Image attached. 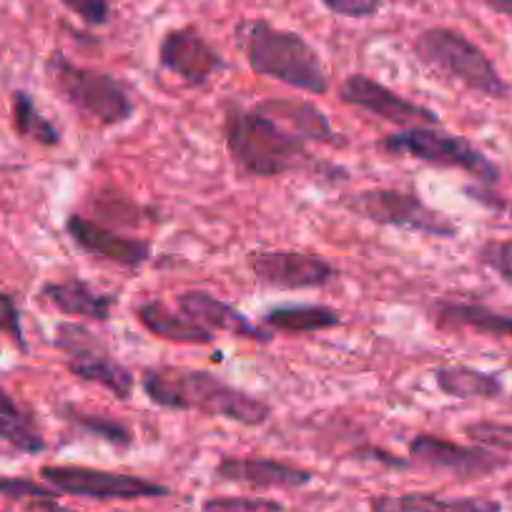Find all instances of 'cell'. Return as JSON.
<instances>
[{
    "instance_id": "obj_2",
    "label": "cell",
    "mask_w": 512,
    "mask_h": 512,
    "mask_svg": "<svg viewBox=\"0 0 512 512\" xmlns=\"http://www.w3.org/2000/svg\"><path fill=\"white\" fill-rule=\"evenodd\" d=\"M224 139L236 169L256 179H274L314 166L307 141L256 108H231L224 121Z\"/></svg>"
},
{
    "instance_id": "obj_27",
    "label": "cell",
    "mask_w": 512,
    "mask_h": 512,
    "mask_svg": "<svg viewBox=\"0 0 512 512\" xmlns=\"http://www.w3.org/2000/svg\"><path fill=\"white\" fill-rule=\"evenodd\" d=\"M465 435L470 437L477 447L512 455V425H507V422H492V420L470 422V425H465Z\"/></svg>"
},
{
    "instance_id": "obj_30",
    "label": "cell",
    "mask_w": 512,
    "mask_h": 512,
    "mask_svg": "<svg viewBox=\"0 0 512 512\" xmlns=\"http://www.w3.org/2000/svg\"><path fill=\"white\" fill-rule=\"evenodd\" d=\"M0 495L11 497V500L28 502L38 500V497H56L58 492L51 485L43 487L38 482L26 480V477H3L0 475Z\"/></svg>"
},
{
    "instance_id": "obj_16",
    "label": "cell",
    "mask_w": 512,
    "mask_h": 512,
    "mask_svg": "<svg viewBox=\"0 0 512 512\" xmlns=\"http://www.w3.org/2000/svg\"><path fill=\"white\" fill-rule=\"evenodd\" d=\"M216 477L234 485L256 487V490H292L314 480L312 470L294 467L289 462L269 460V457H224L216 465Z\"/></svg>"
},
{
    "instance_id": "obj_13",
    "label": "cell",
    "mask_w": 512,
    "mask_h": 512,
    "mask_svg": "<svg viewBox=\"0 0 512 512\" xmlns=\"http://www.w3.org/2000/svg\"><path fill=\"white\" fill-rule=\"evenodd\" d=\"M410 457L420 465L450 472L460 480H477V477H487L510 465V460H505L497 452L485 450V447H465L435 435L412 437Z\"/></svg>"
},
{
    "instance_id": "obj_19",
    "label": "cell",
    "mask_w": 512,
    "mask_h": 512,
    "mask_svg": "<svg viewBox=\"0 0 512 512\" xmlns=\"http://www.w3.org/2000/svg\"><path fill=\"white\" fill-rule=\"evenodd\" d=\"M372 512H502L500 502L487 497H442L430 492L377 495L369 500Z\"/></svg>"
},
{
    "instance_id": "obj_25",
    "label": "cell",
    "mask_w": 512,
    "mask_h": 512,
    "mask_svg": "<svg viewBox=\"0 0 512 512\" xmlns=\"http://www.w3.org/2000/svg\"><path fill=\"white\" fill-rule=\"evenodd\" d=\"M13 126H16L18 134L33 139L41 146L61 144V131L56 128V123L43 116L31 93L26 91L13 93Z\"/></svg>"
},
{
    "instance_id": "obj_26",
    "label": "cell",
    "mask_w": 512,
    "mask_h": 512,
    "mask_svg": "<svg viewBox=\"0 0 512 512\" xmlns=\"http://www.w3.org/2000/svg\"><path fill=\"white\" fill-rule=\"evenodd\" d=\"M63 420L71 422L73 427H78L86 435L98 437V440L108 442L113 447H131V442H134V435H131L128 425L108 415H93V412H83L78 407L66 405L63 407Z\"/></svg>"
},
{
    "instance_id": "obj_35",
    "label": "cell",
    "mask_w": 512,
    "mask_h": 512,
    "mask_svg": "<svg viewBox=\"0 0 512 512\" xmlns=\"http://www.w3.org/2000/svg\"><path fill=\"white\" fill-rule=\"evenodd\" d=\"M359 455H369L367 460H379L390 467H407V460H400V457H395V455H387V452H382L379 447H369V450L359 452Z\"/></svg>"
},
{
    "instance_id": "obj_15",
    "label": "cell",
    "mask_w": 512,
    "mask_h": 512,
    "mask_svg": "<svg viewBox=\"0 0 512 512\" xmlns=\"http://www.w3.org/2000/svg\"><path fill=\"white\" fill-rule=\"evenodd\" d=\"M181 312L189 319L199 322L201 327L211 329V332H226L231 337L249 339L256 344H269L274 339V334L269 329L259 327V324L251 322L244 312L234 307V304L224 302V299L214 297L209 292H201V289H191V292H181L176 297Z\"/></svg>"
},
{
    "instance_id": "obj_14",
    "label": "cell",
    "mask_w": 512,
    "mask_h": 512,
    "mask_svg": "<svg viewBox=\"0 0 512 512\" xmlns=\"http://www.w3.org/2000/svg\"><path fill=\"white\" fill-rule=\"evenodd\" d=\"M66 234L83 254L126 269H141L151 262V254H154L151 241L139 239V236H123L98 221L86 219L83 214H68Z\"/></svg>"
},
{
    "instance_id": "obj_4",
    "label": "cell",
    "mask_w": 512,
    "mask_h": 512,
    "mask_svg": "<svg viewBox=\"0 0 512 512\" xmlns=\"http://www.w3.org/2000/svg\"><path fill=\"white\" fill-rule=\"evenodd\" d=\"M46 73L51 86L68 106L101 126H118L134 116V98L111 73L76 66L61 51L51 53Z\"/></svg>"
},
{
    "instance_id": "obj_29",
    "label": "cell",
    "mask_w": 512,
    "mask_h": 512,
    "mask_svg": "<svg viewBox=\"0 0 512 512\" xmlns=\"http://www.w3.org/2000/svg\"><path fill=\"white\" fill-rule=\"evenodd\" d=\"M477 259H480L487 269H492L502 282H507L512 287V239L487 241V244H482L480 251H477Z\"/></svg>"
},
{
    "instance_id": "obj_7",
    "label": "cell",
    "mask_w": 512,
    "mask_h": 512,
    "mask_svg": "<svg viewBox=\"0 0 512 512\" xmlns=\"http://www.w3.org/2000/svg\"><path fill=\"white\" fill-rule=\"evenodd\" d=\"M377 149L390 156H410V159L442 166V169H460L485 184L500 181V169L480 149H475L462 136L440 131L437 126L402 128V131L384 136Z\"/></svg>"
},
{
    "instance_id": "obj_9",
    "label": "cell",
    "mask_w": 512,
    "mask_h": 512,
    "mask_svg": "<svg viewBox=\"0 0 512 512\" xmlns=\"http://www.w3.org/2000/svg\"><path fill=\"white\" fill-rule=\"evenodd\" d=\"M41 477L56 492L86 497V500H146V497H166L171 492L166 485L146 477L81 465H46Z\"/></svg>"
},
{
    "instance_id": "obj_36",
    "label": "cell",
    "mask_w": 512,
    "mask_h": 512,
    "mask_svg": "<svg viewBox=\"0 0 512 512\" xmlns=\"http://www.w3.org/2000/svg\"><path fill=\"white\" fill-rule=\"evenodd\" d=\"M487 6H490L492 11L500 13V16L510 18L512 21V0H487Z\"/></svg>"
},
{
    "instance_id": "obj_11",
    "label": "cell",
    "mask_w": 512,
    "mask_h": 512,
    "mask_svg": "<svg viewBox=\"0 0 512 512\" xmlns=\"http://www.w3.org/2000/svg\"><path fill=\"white\" fill-rule=\"evenodd\" d=\"M339 101L362 108V111L372 113L387 123H395L400 128L440 126V116L432 108L407 101L405 96L387 88L384 83L374 81V78L364 76V73H352V76L344 78V83L339 86Z\"/></svg>"
},
{
    "instance_id": "obj_34",
    "label": "cell",
    "mask_w": 512,
    "mask_h": 512,
    "mask_svg": "<svg viewBox=\"0 0 512 512\" xmlns=\"http://www.w3.org/2000/svg\"><path fill=\"white\" fill-rule=\"evenodd\" d=\"M28 512H76L71 507L61 505L56 497H38V500H28L26 502Z\"/></svg>"
},
{
    "instance_id": "obj_6",
    "label": "cell",
    "mask_w": 512,
    "mask_h": 512,
    "mask_svg": "<svg viewBox=\"0 0 512 512\" xmlns=\"http://www.w3.org/2000/svg\"><path fill=\"white\" fill-rule=\"evenodd\" d=\"M339 209L349 211L357 219L377 226L415 231L432 239H455L460 234L455 221L447 219L442 211L427 206L412 191L402 189H362L339 199Z\"/></svg>"
},
{
    "instance_id": "obj_33",
    "label": "cell",
    "mask_w": 512,
    "mask_h": 512,
    "mask_svg": "<svg viewBox=\"0 0 512 512\" xmlns=\"http://www.w3.org/2000/svg\"><path fill=\"white\" fill-rule=\"evenodd\" d=\"M322 6L342 18H372L382 8V0H322Z\"/></svg>"
},
{
    "instance_id": "obj_22",
    "label": "cell",
    "mask_w": 512,
    "mask_h": 512,
    "mask_svg": "<svg viewBox=\"0 0 512 512\" xmlns=\"http://www.w3.org/2000/svg\"><path fill=\"white\" fill-rule=\"evenodd\" d=\"M269 332L312 334L342 324V314L324 304H279L264 312Z\"/></svg>"
},
{
    "instance_id": "obj_24",
    "label": "cell",
    "mask_w": 512,
    "mask_h": 512,
    "mask_svg": "<svg viewBox=\"0 0 512 512\" xmlns=\"http://www.w3.org/2000/svg\"><path fill=\"white\" fill-rule=\"evenodd\" d=\"M0 440H6L8 445L28 452V455H38V452L46 450V440L36 430L31 417L3 390H0Z\"/></svg>"
},
{
    "instance_id": "obj_17",
    "label": "cell",
    "mask_w": 512,
    "mask_h": 512,
    "mask_svg": "<svg viewBox=\"0 0 512 512\" xmlns=\"http://www.w3.org/2000/svg\"><path fill=\"white\" fill-rule=\"evenodd\" d=\"M256 111L267 113L274 121L282 123L289 128L292 134H297L304 141H317L324 146H344L347 141L342 134H337L329 123V118L319 111L314 103L297 101V98H272L256 106Z\"/></svg>"
},
{
    "instance_id": "obj_12",
    "label": "cell",
    "mask_w": 512,
    "mask_h": 512,
    "mask_svg": "<svg viewBox=\"0 0 512 512\" xmlns=\"http://www.w3.org/2000/svg\"><path fill=\"white\" fill-rule=\"evenodd\" d=\"M159 66L191 88L206 86L224 68L221 53L194 26L171 28L159 43Z\"/></svg>"
},
{
    "instance_id": "obj_1",
    "label": "cell",
    "mask_w": 512,
    "mask_h": 512,
    "mask_svg": "<svg viewBox=\"0 0 512 512\" xmlns=\"http://www.w3.org/2000/svg\"><path fill=\"white\" fill-rule=\"evenodd\" d=\"M141 390L161 410L201 412L244 427L267 425L272 407L214 372L189 367H146Z\"/></svg>"
},
{
    "instance_id": "obj_18",
    "label": "cell",
    "mask_w": 512,
    "mask_h": 512,
    "mask_svg": "<svg viewBox=\"0 0 512 512\" xmlns=\"http://www.w3.org/2000/svg\"><path fill=\"white\" fill-rule=\"evenodd\" d=\"M43 297L61 314L91 319V322H108L113 314V307L118 304L116 294L98 292V289H93L91 284L78 277L46 284L43 287Z\"/></svg>"
},
{
    "instance_id": "obj_23",
    "label": "cell",
    "mask_w": 512,
    "mask_h": 512,
    "mask_svg": "<svg viewBox=\"0 0 512 512\" xmlns=\"http://www.w3.org/2000/svg\"><path fill=\"white\" fill-rule=\"evenodd\" d=\"M435 384L440 392L455 400H495L502 395V382L497 374L482 372V369L465 367V364H450V367H440L435 372Z\"/></svg>"
},
{
    "instance_id": "obj_10",
    "label": "cell",
    "mask_w": 512,
    "mask_h": 512,
    "mask_svg": "<svg viewBox=\"0 0 512 512\" xmlns=\"http://www.w3.org/2000/svg\"><path fill=\"white\" fill-rule=\"evenodd\" d=\"M251 274L259 284L274 289H322L339 277L337 269L319 254L289 249H262L246 256Z\"/></svg>"
},
{
    "instance_id": "obj_20",
    "label": "cell",
    "mask_w": 512,
    "mask_h": 512,
    "mask_svg": "<svg viewBox=\"0 0 512 512\" xmlns=\"http://www.w3.org/2000/svg\"><path fill=\"white\" fill-rule=\"evenodd\" d=\"M134 314L146 332H151L159 339H166V342H176V344L214 342V332H211V329L201 327L199 322L189 319L184 312L181 314L171 312V309L166 307L164 302H159V299H149V302L136 304Z\"/></svg>"
},
{
    "instance_id": "obj_31",
    "label": "cell",
    "mask_w": 512,
    "mask_h": 512,
    "mask_svg": "<svg viewBox=\"0 0 512 512\" xmlns=\"http://www.w3.org/2000/svg\"><path fill=\"white\" fill-rule=\"evenodd\" d=\"M71 13H76L86 26L101 28L111 23V3L108 0H61Z\"/></svg>"
},
{
    "instance_id": "obj_21",
    "label": "cell",
    "mask_w": 512,
    "mask_h": 512,
    "mask_svg": "<svg viewBox=\"0 0 512 512\" xmlns=\"http://www.w3.org/2000/svg\"><path fill=\"white\" fill-rule=\"evenodd\" d=\"M432 317L440 329H472L490 337H512V314L497 312L485 304L437 302Z\"/></svg>"
},
{
    "instance_id": "obj_28",
    "label": "cell",
    "mask_w": 512,
    "mask_h": 512,
    "mask_svg": "<svg viewBox=\"0 0 512 512\" xmlns=\"http://www.w3.org/2000/svg\"><path fill=\"white\" fill-rule=\"evenodd\" d=\"M284 505L267 497H209L201 512H282Z\"/></svg>"
},
{
    "instance_id": "obj_3",
    "label": "cell",
    "mask_w": 512,
    "mask_h": 512,
    "mask_svg": "<svg viewBox=\"0 0 512 512\" xmlns=\"http://www.w3.org/2000/svg\"><path fill=\"white\" fill-rule=\"evenodd\" d=\"M241 36H244L246 61L256 76L274 78L309 96H324L329 91L322 58L309 46L307 38L267 21L244 23Z\"/></svg>"
},
{
    "instance_id": "obj_32",
    "label": "cell",
    "mask_w": 512,
    "mask_h": 512,
    "mask_svg": "<svg viewBox=\"0 0 512 512\" xmlns=\"http://www.w3.org/2000/svg\"><path fill=\"white\" fill-rule=\"evenodd\" d=\"M0 332L8 334L13 342L21 349L26 347V337H23V322H21V309H18L16 299L0 289Z\"/></svg>"
},
{
    "instance_id": "obj_8",
    "label": "cell",
    "mask_w": 512,
    "mask_h": 512,
    "mask_svg": "<svg viewBox=\"0 0 512 512\" xmlns=\"http://www.w3.org/2000/svg\"><path fill=\"white\" fill-rule=\"evenodd\" d=\"M53 344L66 354L68 372L73 377L98 384L121 402L131 400L136 384L134 374L128 367H123L118 359L111 357L106 344L91 329H86L83 324L63 322L58 324Z\"/></svg>"
},
{
    "instance_id": "obj_5",
    "label": "cell",
    "mask_w": 512,
    "mask_h": 512,
    "mask_svg": "<svg viewBox=\"0 0 512 512\" xmlns=\"http://www.w3.org/2000/svg\"><path fill=\"white\" fill-rule=\"evenodd\" d=\"M417 61L435 73L452 78L467 91L482 93L487 98H505L510 86L502 81L497 68L480 46L452 28H427L412 43Z\"/></svg>"
}]
</instances>
